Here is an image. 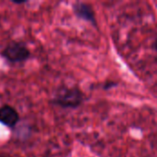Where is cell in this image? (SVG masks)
Wrapping results in <instances>:
<instances>
[{
	"label": "cell",
	"instance_id": "8992f818",
	"mask_svg": "<svg viewBox=\"0 0 157 157\" xmlns=\"http://www.w3.org/2000/svg\"><path fill=\"white\" fill-rule=\"evenodd\" d=\"M153 46H154V49H155V50L157 52V37L155 38V41H154V45H153Z\"/></svg>",
	"mask_w": 157,
	"mask_h": 157
},
{
	"label": "cell",
	"instance_id": "6da1fadb",
	"mask_svg": "<svg viewBox=\"0 0 157 157\" xmlns=\"http://www.w3.org/2000/svg\"><path fill=\"white\" fill-rule=\"evenodd\" d=\"M84 98V94L77 87H63L54 95L52 103L63 109H75L83 103Z\"/></svg>",
	"mask_w": 157,
	"mask_h": 157
},
{
	"label": "cell",
	"instance_id": "52a82bcc",
	"mask_svg": "<svg viewBox=\"0 0 157 157\" xmlns=\"http://www.w3.org/2000/svg\"><path fill=\"white\" fill-rule=\"evenodd\" d=\"M0 157H11L10 155H8L7 154H0Z\"/></svg>",
	"mask_w": 157,
	"mask_h": 157
},
{
	"label": "cell",
	"instance_id": "3957f363",
	"mask_svg": "<svg viewBox=\"0 0 157 157\" xmlns=\"http://www.w3.org/2000/svg\"><path fill=\"white\" fill-rule=\"evenodd\" d=\"M73 10H74L75 15L78 18L87 21L89 23H92L93 25L96 26V24H97L96 16H95V12L91 6H89L86 3L77 2L73 5Z\"/></svg>",
	"mask_w": 157,
	"mask_h": 157
},
{
	"label": "cell",
	"instance_id": "7a4b0ae2",
	"mask_svg": "<svg viewBox=\"0 0 157 157\" xmlns=\"http://www.w3.org/2000/svg\"><path fill=\"white\" fill-rule=\"evenodd\" d=\"M2 56L11 63H22L29 59V50L21 42H10L3 51Z\"/></svg>",
	"mask_w": 157,
	"mask_h": 157
},
{
	"label": "cell",
	"instance_id": "5b68a950",
	"mask_svg": "<svg viewBox=\"0 0 157 157\" xmlns=\"http://www.w3.org/2000/svg\"><path fill=\"white\" fill-rule=\"evenodd\" d=\"M116 84H114L113 82H111V83H108L106 86H105V89H109V88H110V87H112V86H114Z\"/></svg>",
	"mask_w": 157,
	"mask_h": 157
},
{
	"label": "cell",
	"instance_id": "277c9868",
	"mask_svg": "<svg viewBox=\"0 0 157 157\" xmlns=\"http://www.w3.org/2000/svg\"><path fill=\"white\" fill-rule=\"evenodd\" d=\"M19 121V115L11 106L5 105L0 108V122L4 125L14 128Z\"/></svg>",
	"mask_w": 157,
	"mask_h": 157
}]
</instances>
